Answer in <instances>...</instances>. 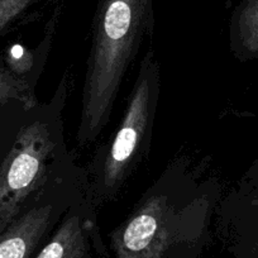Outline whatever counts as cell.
<instances>
[{
  "label": "cell",
  "instance_id": "1",
  "mask_svg": "<svg viewBox=\"0 0 258 258\" xmlns=\"http://www.w3.org/2000/svg\"><path fill=\"white\" fill-rule=\"evenodd\" d=\"M215 187L180 165L166 168L109 234L113 258H191L208 240Z\"/></svg>",
  "mask_w": 258,
  "mask_h": 258
},
{
  "label": "cell",
  "instance_id": "2",
  "mask_svg": "<svg viewBox=\"0 0 258 258\" xmlns=\"http://www.w3.org/2000/svg\"><path fill=\"white\" fill-rule=\"evenodd\" d=\"M153 0H99L84 75L76 142H96L110 120L126 73L153 32Z\"/></svg>",
  "mask_w": 258,
  "mask_h": 258
},
{
  "label": "cell",
  "instance_id": "3",
  "mask_svg": "<svg viewBox=\"0 0 258 258\" xmlns=\"http://www.w3.org/2000/svg\"><path fill=\"white\" fill-rule=\"evenodd\" d=\"M69 81L26 111L0 150V233L49 182L76 165L63 135Z\"/></svg>",
  "mask_w": 258,
  "mask_h": 258
},
{
  "label": "cell",
  "instance_id": "4",
  "mask_svg": "<svg viewBox=\"0 0 258 258\" xmlns=\"http://www.w3.org/2000/svg\"><path fill=\"white\" fill-rule=\"evenodd\" d=\"M160 94L161 64L151 48L141 59L118 128L96 148L84 168L86 191L96 209L114 202L126 180L147 158Z\"/></svg>",
  "mask_w": 258,
  "mask_h": 258
},
{
  "label": "cell",
  "instance_id": "5",
  "mask_svg": "<svg viewBox=\"0 0 258 258\" xmlns=\"http://www.w3.org/2000/svg\"><path fill=\"white\" fill-rule=\"evenodd\" d=\"M85 190V173L78 165L54 178L0 233V258H33Z\"/></svg>",
  "mask_w": 258,
  "mask_h": 258
},
{
  "label": "cell",
  "instance_id": "6",
  "mask_svg": "<svg viewBox=\"0 0 258 258\" xmlns=\"http://www.w3.org/2000/svg\"><path fill=\"white\" fill-rule=\"evenodd\" d=\"M86 190L74 200L33 258H113L101 237L98 209Z\"/></svg>",
  "mask_w": 258,
  "mask_h": 258
},
{
  "label": "cell",
  "instance_id": "7",
  "mask_svg": "<svg viewBox=\"0 0 258 258\" xmlns=\"http://www.w3.org/2000/svg\"><path fill=\"white\" fill-rule=\"evenodd\" d=\"M61 6H57L53 11L51 19L44 28L43 38L39 42V46L37 48L31 51V49L24 48V47L17 46L12 48L6 57H3L7 66L16 75L21 76L22 79L28 81L36 89L39 76H41L42 71L44 70V66L47 63V59H48L52 42H53V37L57 29V23H58L59 16H61Z\"/></svg>",
  "mask_w": 258,
  "mask_h": 258
},
{
  "label": "cell",
  "instance_id": "8",
  "mask_svg": "<svg viewBox=\"0 0 258 258\" xmlns=\"http://www.w3.org/2000/svg\"><path fill=\"white\" fill-rule=\"evenodd\" d=\"M230 38L234 49L258 51V0H242L232 17Z\"/></svg>",
  "mask_w": 258,
  "mask_h": 258
},
{
  "label": "cell",
  "instance_id": "9",
  "mask_svg": "<svg viewBox=\"0 0 258 258\" xmlns=\"http://www.w3.org/2000/svg\"><path fill=\"white\" fill-rule=\"evenodd\" d=\"M36 88L16 75L0 57V111L13 106L32 108L38 104Z\"/></svg>",
  "mask_w": 258,
  "mask_h": 258
},
{
  "label": "cell",
  "instance_id": "10",
  "mask_svg": "<svg viewBox=\"0 0 258 258\" xmlns=\"http://www.w3.org/2000/svg\"><path fill=\"white\" fill-rule=\"evenodd\" d=\"M41 2L43 0H0V37L27 18Z\"/></svg>",
  "mask_w": 258,
  "mask_h": 258
}]
</instances>
